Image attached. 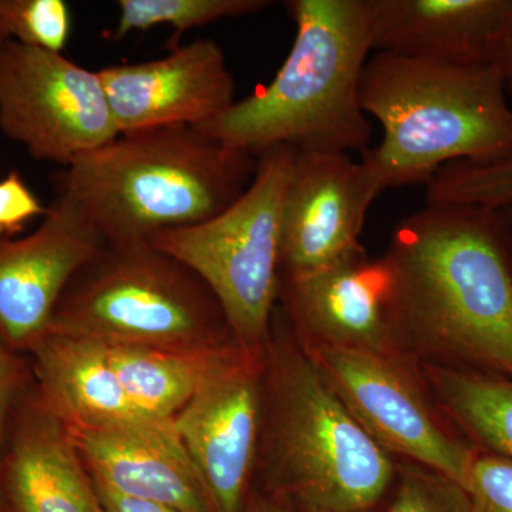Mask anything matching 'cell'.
<instances>
[{
	"label": "cell",
	"mask_w": 512,
	"mask_h": 512,
	"mask_svg": "<svg viewBox=\"0 0 512 512\" xmlns=\"http://www.w3.org/2000/svg\"><path fill=\"white\" fill-rule=\"evenodd\" d=\"M400 345L512 379V229L503 210L427 204L383 256Z\"/></svg>",
	"instance_id": "6da1fadb"
},
{
	"label": "cell",
	"mask_w": 512,
	"mask_h": 512,
	"mask_svg": "<svg viewBox=\"0 0 512 512\" xmlns=\"http://www.w3.org/2000/svg\"><path fill=\"white\" fill-rule=\"evenodd\" d=\"M291 52L274 80L195 127L259 157L275 146L298 153H365L372 124L360 83L372 50L369 0H292Z\"/></svg>",
	"instance_id": "7a4b0ae2"
},
{
	"label": "cell",
	"mask_w": 512,
	"mask_h": 512,
	"mask_svg": "<svg viewBox=\"0 0 512 512\" xmlns=\"http://www.w3.org/2000/svg\"><path fill=\"white\" fill-rule=\"evenodd\" d=\"M256 165L198 128H150L77 157L57 192L82 208L106 247H133L217 217L247 191Z\"/></svg>",
	"instance_id": "3957f363"
},
{
	"label": "cell",
	"mask_w": 512,
	"mask_h": 512,
	"mask_svg": "<svg viewBox=\"0 0 512 512\" xmlns=\"http://www.w3.org/2000/svg\"><path fill=\"white\" fill-rule=\"evenodd\" d=\"M494 66H460L376 53L367 60L360 104L383 128L362 153L383 191L429 184L457 161L512 158V107Z\"/></svg>",
	"instance_id": "277c9868"
},
{
	"label": "cell",
	"mask_w": 512,
	"mask_h": 512,
	"mask_svg": "<svg viewBox=\"0 0 512 512\" xmlns=\"http://www.w3.org/2000/svg\"><path fill=\"white\" fill-rule=\"evenodd\" d=\"M269 362L268 466L302 512H365L394 478L389 453L346 409L308 349L279 340Z\"/></svg>",
	"instance_id": "5b68a950"
},
{
	"label": "cell",
	"mask_w": 512,
	"mask_h": 512,
	"mask_svg": "<svg viewBox=\"0 0 512 512\" xmlns=\"http://www.w3.org/2000/svg\"><path fill=\"white\" fill-rule=\"evenodd\" d=\"M47 332L175 352H210L229 345L231 335L210 288L148 244L107 247L80 269Z\"/></svg>",
	"instance_id": "8992f818"
},
{
	"label": "cell",
	"mask_w": 512,
	"mask_h": 512,
	"mask_svg": "<svg viewBox=\"0 0 512 512\" xmlns=\"http://www.w3.org/2000/svg\"><path fill=\"white\" fill-rule=\"evenodd\" d=\"M295 154L291 147L269 148L258 157L251 185L231 207L148 242L210 288L235 343L254 355H262L271 339L281 286L282 217Z\"/></svg>",
	"instance_id": "52a82bcc"
},
{
	"label": "cell",
	"mask_w": 512,
	"mask_h": 512,
	"mask_svg": "<svg viewBox=\"0 0 512 512\" xmlns=\"http://www.w3.org/2000/svg\"><path fill=\"white\" fill-rule=\"evenodd\" d=\"M0 131L64 168L120 136L99 72L20 43L0 46Z\"/></svg>",
	"instance_id": "ba28073f"
},
{
	"label": "cell",
	"mask_w": 512,
	"mask_h": 512,
	"mask_svg": "<svg viewBox=\"0 0 512 512\" xmlns=\"http://www.w3.org/2000/svg\"><path fill=\"white\" fill-rule=\"evenodd\" d=\"M308 350L346 409L387 453L464 487L478 448L441 426L400 357L328 346Z\"/></svg>",
	"instance_id": "9c48e42d"
},
{
	"label": "cell",
	"mask_w": 512,
	"mask_h": 512,
	"mask_svg": "<svg viewBox=\"0 0 512 512\" xmlns=\"http://www.w3.org/2000/svg\"><path fill=\"white\" fill-rule=\"evenodd\" d=\"M262 360L229 346L174 419L217 512L245 511L261 423Z\"/></svg>",
	"instance_id": "30bf717a"
},
{
	"label": "cell",
	"mask_w": 512,
	"mask_h": 512,
	"mask_svg": "<svg viewBox=\"0 0 512 512\" xmlns=\"http://www.w3.org/2000/svg\"><path fill=\"white\" fill-rule=\"evenodd\" d=\"M82 208L63 192L42 224L22 238L0 237V338L30 348L49 329L74 275L106 249Z\"/></svg>",
	"instance_id": "8fae6325"
},
{
	"label": "cell",
	"mask_w": 512,
	"mask_h": 512,
	"mask_svg": "<svg viewBox=\"0 0 512 512\" xmlns=\"http://www.w3.org/2000/svg\"><path fill=\"white\" fill-rule=\"evenodd\" d=\"M383 191L349 154H295L282 217L281 276L311 274L362 251L367 211Z\"/></svg>",
	"instance_id": "7c38bea8"
},
{
	"label": "cell",
	"mask_w": 512,
	"mask_h": 512,
	"mask_svg": "<svg viewBox=\"0 0 512 512\" xmlns=\"http://www.w3.org/2000/svg\"><path fill=\"white\" fill-rule=\"evenodd\" d=\"M99 74L120 134L198 127L235 103L227 57L211 39L180 45L161 59L111 64Z\"/></svg>",
	"instance_id": "4fadbf2b"
},
{
	"label": "cell",
	"mask_w": 512,
	"mask_h": 512,
	"mask_svg": "<svg viewBox=\"0 0 512 512\" xmlns=\"http://www.w3.org/2000/svg\"><path fill=\"white\" fill-rule=\"evenodd\" d=\"M384 259L365 249L320 271L281 276L279 298L303 346H328L397 356L402 348L389 312Z\"/></svg>",
	"instance_id": "5bb4252c"
},
{
	"label": "cell",
	"mask_w": 512,
	"mask_h": 512,
	"mask_svg": "<svg viewBox=\"0 0 512 512\" xmlns=\"http://www.w3.org/2000/svg\"><path fill=\"white\" fill-rule=\"evenodd\" d=\"M64 427L96 483L178 512H217L174 421Z\"/></svg>",
	"instance_id": "9a60e30c"
},
{
	"label": "cell",
	"mask_w": 512,
	"mask_h": 512,
	"mask_svg": "<svg viewBox=\"0 0 512 512\" xmlns=\"http://www.w3.org/2000/svg\"><path fill=\"white\" fill-rule=\"evenodd\" d=\"M376 53L493 64L512 22V0H369Z\"/></svg>",
	"instance_id": "2e32d148"
},
{
	"label": "cell",
	"mask_w": 512,
	"mask_h": 512,
	"mask_svg": "<svg viewBox=\"0 0 512 512\" xmlns=\"http://www.w3.org/2000/svg\"><path fill=\"white\" fill-rule=\"evenodd\" d=\"M43 403L64 426L156 424L128 399L97 340L46 332L32 346Z\"/></svg>",
	"instance_id": "e0dca14e"
},
{
	"label": "cell",
	"mask_w": 512,
	"mask_h": 512,
	"mask_svg": "<svg viewBox=\"0 0 512 512\" xmlns=\"http://www.w3.org/2000/svg\"><path fill=\"white\" fill-rule=\"evenodd\" d=\"M62 421L43 410L16 434L5 474L10 512H104Z\"/></svg>",
	"instance_id": "ac0fdd59"
},
{
	"label": "cell",
	"mask_w": 512,
	"mask_h": 512,
	"mask_svg": "<svg viewBox=\"0 0 512 512\" xmlns=\"http://www.w3.org/2000/svg\"><path fill=\"white\" fill-rule=\"evenodd\" d=\"M229 346L232 345L210 352L109 346V360L138 412L147 419L174 421L194 396L212 363Z\"/></svg>",
	"instance_id": "d6986e66"
},
{
	"label": "cell",
	"mask_w": 512,
	"mask_h": 512,
	"mask_svg": "<svg viewBox=\"0 0 512 512\" xmlns=\"http://www.w3.org/2000/svg\"><path fill=\"white\" fill-rule=\"evenodd\" d=\"M427 376L448 416L478 448L512 461V379L448 366L427 367Z\"/></svg>",
	"instance_id": "ffe728a7"
},
{
	"label": "cell",
	"mask_w": 512,
	"mask_h": 512,
	"mask_svg": "<svg viewBox=\"0 0 512 512\" xmlns=\"http://www.w3.org/2000/svg\"><path fill=\"white\" fill-rule=\"evenodd\" d=\"M271 5L269 0H120L114 39L168 25L174 29L168 42L171 50L180 46L178 39L188 30L222 19L252 15Z\"/></svg>",
	"instance_id": "44dd1931"
},
{
	"label": "cell",
	"mask_w": 512,
	"mask_h": 512,
	"mask_svg": "<svg viewBox=\"0 0 512 512\" xmlns=\"http://www.w3.org/2000/svg\"><path fill=\"white\" fill-rule=\"evenodd\" d=\"M426 195L427 204L504 210L512 204V158L448 164L431 178Z\"/></svg>",
	"instance_id": "7402d4cb"
},
{
	"label": "cell",
	"mask_w": 512,
	"mask_h": 512,
	"mask_svg": "<svg viewBox=\"0 0 512 512\" xmlns=\"http://www.w3.org/2000/svg\"><path fill=\"white\" fill-rule=\"evenodd\" d=\"M72 33L64 0H0V46L6 43L63 53Z\"/></svg>",
	"instance_id": "603a6c76"
},
{
	"label": "cell",
	"mask_w": 512,
	"mask_h": 512,
	"mask_svg": "<svg viewBox=\"0 0 512 512\" xmlns=\"http://www.w3.org/2000/svg\"><path fill=\"white\" fill-rule=\"evenodd\" d=\"M386 512H470L467 491L443 474L410 464Z\"/></svg>",
	"instance_id": "cb8c5ba5"
},
{
	"label": "cell",
	"mask_w": 512,
	"mask_h": 512,
	"mask_svg": "<svg viewBox=\"0 0 512 512\" xmlns=\"http://www.w3.org/2000/svg\"><path fill=\"white\" fill-rule=\"evenodd\" d=\"M464 490L470 512H512V461L478 451Z\"/></svg>",
	"instance_id": "d4e9b609"
},
{
	"label": "cell",
	"mask_w": 512,
	"mask_h": 512,
	"mask_svg": "<svg viewBox=\"0 0 512 512\" xmlns=\"http://www.w3.org/2000/svg\"><path fill=\"white\" fill-rule=\"evenodd\" d=\"M49 207L40 202L19 171L0 180V237L15 238L30 220L45 217Z\"/></svg>",
	"instance_id": "484cf974"
},
{
	"label": "cell",
	"mask_w": 512,
	"mask_h": 512,
	"mask_svg": "<svg viewBox=\"0 0 512 512\" xmlns=\"http://www.w3.org/2000/svg\"><path fill=\"white\" fill-rule=\"evenodd\" d=\"M93 483L104 512H178L167 507V505L127 497V495L116 493V491L110 490V488L104 487L96 481H93Z\"/></svg>",
	"instance_id": "4316f807"
},
{
	"label": "cell",
	"mask_w": 512,
	"mask_h": 512,
	"mask_svg": "<svg viewBox=\"0 0 512 512\" xmlns=\"http://www.w3.org/2000/svg\"><path fill=\"white\" fill-rule=\"evenodd\" d=\"M13 390H15V370H13L12 360L6 352L5 342L0 338V443L5 434Z\"/></svg>",
	"instance_id": "83f0119b"
},
{
	"label": "cell",
	"mask_w": 512,
	"mask_h": 512,
	"mask_svg": "<svg viewBox=\"0 0 512 512\" xmlns=\"http://www.w3.org/2000/svg\"><path fill=\"white\" fill-rule=\"evenodd\" d=\"M491 66L495 67V70L501 74L505 82L512 80V22Z\"/></svg>",
	"instance_id": "f1b7e54d"
},
{
	"label": "cell",
	"mask_w": 512,
	"mask_h": 512,
	"mask_svg": "<svg viewBox=\"0 0 512 512\" xmlns=\"http://www.w3.org/2000/svg\"><path fill=\"white\" fill-rule=\"evenodd\" d=\"M244 512H292V505L279 495L271 494L269 497L255 498Z\"/></svg>",
	"instance_id": "f546056e"
},
{
	"label": "cell",
	"mask_w": 512,
	"mask_h": 512,
	"mask_svg": "<svg viewBox=\"0 0 512 512\" xmlns=\"http://www.w3.org/2000/svg\"><path fill=\"white\" fill-rule=\"evenodd\" d=\"M503 211H504L505 217H507L508 224H510V227L512 229V204L510 205V207L504 208Z\"/></svg>",
	"instance_id": "4dcf8cb0"
},
{
	"label": "cell",
	"mask_w": 512,
	"mask_h": 512,
	"mask_svg": "<svg viewBox=\"0 0 512 512\" xmlns=\"http://www.w3.org/2000/svg\"><path fill=\"white\" fill-rule=\"evenodd\" d=\"M507 92L512 96V80H510V82H507Z\"/></svg>",
	"instance_id": "1f68e13d"
}]
</instances>
